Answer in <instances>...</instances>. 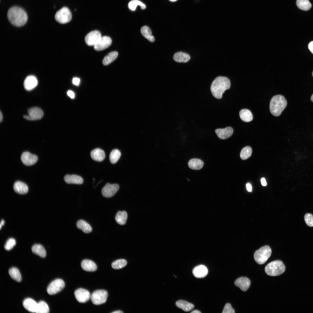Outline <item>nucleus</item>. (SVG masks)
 I'll return each instance as SVG.
<instances>
[{"label": "nucleus", "mask_w": 313, "mask_h": 313, "mask_svg": "<svg viewBox=\"0 0 313 313\" xmlns=\"http://www.w3.org/2000/svg\"><path fill=\"white\" fill-rule=\"evenodd\" d=\"M7 17L10 22L17 27L24 25L28 20L26 12L21 8L18 6L10 8L7 12Z\"/></svg>", "instance_id": "obj_1"}, {"label": "nucleus", "mask_w": 313, "mask_h": 313, "mask_svg": "<svg viewBox=\"0 0 313 313\" xmlns=\"http://www.w3.org/2000/svg\"><path fill=\"white\" fill-rule=\"evenodd\" d=\"M230 81L228 78L219 76L212 82L210 90L212 95L216 98L220 99L225 91L230 89Z\"/></svg>", "instance_id": "obj_2"}, {"label": "nucleus", "mask_w": 313, "mask_h": 313, "mask_svg": "<svg viewBox=\"0 0 313 313\" xmlns=\"http://www.w3.org/2000/svg\"><path fill=\"white\" fill-rule=\"evenodd\" d=\"M287 101L282 95H278L272 97L270 101V112L276 117L280 115L286 108Z\"/></svg>", "instance_id": "obj_3"}, {"label": "nucleus", "mask_w": 313, "mask_h": 313, "mask_svg": "<svg viewBox=\"0 0 313 313\" xmlns=\"http://www.w3.org/2000/svg\"><path fill=\"white\" fill-rule=\"evenodd\" d=\"M285 267L283 262L279 260L272 261L265 267V270L266 274L270 276H278L285 272Z\"/></svg>", "instance_id": "obj_4"}, {"label": "nucleus", "mask_w": 313, "mask_h": 313, "mask_svg": "<svg viewBox=\"0 0 313 313\" xmlns=\"http://www.w3.org/2000/svg\"><path fill=\"white\" fill-rule=\"evenodd\" d=\"M271 252L269 246L265 245L262 247L255 252L254 255L255 261L259 264L264 263L270 256Z\"/></svg>", "instance_id": "obj_5"}, {"label": "nucleus", "mask_w": 313, "mask_h": 313, "mask_svg": "<svg viewBox=\"0 0 313 313\" xmlns=\"http://www.w3.org/2000/svg\"><path fill=\"white\" fill-rule=\"evenodd\" d=\"M72 14L67 7H63L57 11L55 15L56 21L61 24L66 23L70 22L72 19Z\"/></svg>", "instance_id": "obj_6"}, {"label": "nucleus", "mask_w": 313, "mask_h": 313, "mask_svg": "<svg viewBox=\"0 0 313 313\" xmlns=\"http://www.w3.org/2000/svg\"><path fill=\"white\" fill-rule=\"evenodd\" d=\"M108 296V293L106 290H95L92 293L90 298L93 304L99 305L106 302Z\"/></svg>", "instance_id": "obj_7"}, {"label": "nucleus", "mask_w": 313, "mask_h": 313, "mask_svg": "<svg viewBox=\"0 0 313 313\" xmlns=\"http://www.w3.org/2000/svg\"><path fill=\"white\" fill-rule=\"evenodd\" d=\"M65 286V283L63 280L57 279L49 284L47 287V291L49 294L54 295L61 291Z\"/></svg>", "instance_id": "obj_8"}, {"label": "nucleus", "mask_w": 313, "mask_h": 313, "mask_svg": "<svg viewBox=\"0 0 313 313\" xmlns=\"http://www.w3.org/2000/svg\"><path fill=\"white\" fill-rule=\"evenodd\" d=\"M28 115H25L23 118L29 120H36L41 119L43 116V112L40 108L34 107L29 109L28 110Z\"/></svg>", "instance_id": "obj_9"}, {"label": "nucleus", "mask_w": 313, "mask_h": 313, "mask_svg": "<svg viewBox=\"0 0 313 313\" xmlns=\"http://www.w3.org/2000/svg\"><path fill=\"white\" fill-rule=\"evenodd\" d=\"M119 188V185L117 184H106L102 189L101 194L106 198H110L114 196L118 191Z\"/></svg>", "instance_id": "obj_10"}, {"label": "nucleus", "mask_w": 313, "mask_h": 313, "mask_svg": "<svg viewBox=\"0 0 313 313\" xmlns=\"http://www.w3.org/2000/svg\"><path fill=\"white\" fill-rule=\"evenodd\" d=\"M100 32L97 30L92 31L85 36V43L89 46H94L101 37Z\"/></svg>", "instance_id": "obj_11"}, {"label": "nucleus", "mask_w": 313, "mask_h": 313, "mask_svg": "<svg viewBox=\"0 0 313 313\" xmlns=\"http://www.w3.org/2000/svg\"><path fill=\"white\" fill-rule=\"evenodd\" d=\"M74 294L77 300L81 303H85L87 302L91 297L89 292L83 288H79L76 290Z\"/></svg>", "instance_id": "obj_12"}, {"label": "nucleus", "mask_w": 313, "mask_h": 313, "mask_svg": "<svg viewBox=\"0 0 313 313\" xmlns=\"http://www.w3.org/2000/svg\"><path fill=\"white\" fill-rule=\"evenodd\" d=\"M21 160L22 163L27 166H30L35 164L37 161V156L28 152H25L21 154Z\"/></svg>", "instance_id": "obj_13"}, {"label": "nucleus", "mask_w": 313, "mask_h": 313, "mask_svg": "<svg viewBox=\"0 0 313 313\" xmlns=\"http://www.w3.org/2000/svg\"><path fill=\"white\" fill-rule=\"evenodd\" d=\"M112 39L109 37H101L98 42L94 46V49L97 51L103 50L108 48L111 44Z\"/></svg>", "instance_id": "obj_14"}, {"label": "nucleus", "mask_w": 313, "mask_h": 313, "mask_svg": "<svg viewBox=\"0 0 313 313\" xmlns=\"http://www.w3.org/2000/svg\"><path fill=\"white\" fill-rule=\"evenodd\" d=\"M235 286L239 287L243 291H247L250 287L251 283L247 277H242L237 279L234 282Z\"/></svg>", "instance_id": "obj_15"}, {"label": "nucleus", "mask_w": 313, "mask_h": 313, "mask_svg": "<svg viewBox=\"0 0 313 313\" xmlns=\"http://www.w3.org/2000/svg\"><path fill=\"white\" fill-rule=\"evenodd\" d=\"M37 84L38 81L36 77L33 75H30L25 79L24 87L26 90L30 91L34 88Z\"/></svg>", "instance_id": "obj_16"}, {"label": "nucleus", "mask_w": 313, "mask_h": 313, "mask_svg": "<svg viewBox=\"0 0 313 313\" xmlns=\"http://www.w3.org/2000/svg\"><path fill=\"white\" fill-rule=\"evenodd\" d=\"M233 129L231 127H228L224 129H217L215 132L217 136L221 139H226L232 136Z\"/></svg>", "instance_id": "obj_17"}, {"label": "nucleus", "mask_w": 313, "mask_h": 313, "mask_svg": "<svg viewBox=\"0 0 313 313\" xmlns=\"http://www.w3.org/2000/svg\"><path fill=\"white\" fill-rule=\"evenodd\" d=\"M23 305L25 309L28 311L36 313L38 303L33 299L30 298L25 299L23 302Z\"/></svg>", "instance_id": "obj_18"}, {"label": "nucleus", "mask_w": 313, "mask_h": 313, "mask_svg": "<svg viewBox=\"0 0 313 313\" xmlns=\"http://www.w3.org/2000/svg\"><path fill=\"white\" fill-rule=\"evenodd\" d=\"M208 270L206 266L200 265L194 267L193 270L194 276L196 278H201L205 277L207 274Z\"/></svg>", "instance_id": "obj_19"}, {"label": "nucleus", "mask_w": 313, "mask_h": 313, "mask_svg": "<svg viewBox=\"0 0 313 313\" xmlns=\"http://www.w3.org/2000/svg\"><path fill=\"white\" fill-rule=\"evenodd\" d=\"M14 191L17 193L23 194L27 193L28 190L27 185L25 183L19 181L15 182L13 185Z\"/></svg>", "instance_id": "obj_20"}, {"label": "nucleus", "mask_w": 313, "mask_h": 313, "mask_svg": "<svg viewBox=\"0 0 313 313\" xmlns=\"http://www.w3.org/2000/svg\"><path fill=\"white\" fill-rule=\"evenodd\" d=\"M65 181L68 184H81L83 182V179L81 176L75 174L65 175L64 178Z\"/></svg>", "instance_id": "obj_21"}, {"label": "nucleus", "mask_w": 313, "mask_h": 313, "mask_svg": "<svg viewBox=\"0 0 313 313\" xmlns=\"http://www.w3.org/2000/svg\"><path fill=\"white\" fill-rule=\"evenodd\" d=\"M81 266L82 269L88 272H94L97 269L96 264L92 261L89 259H84L82 261Z\"/></svg>", "instance_id": "obj_22"}, {"label": "nucleus", "mask_w": 313, "mask_h": 313, "mask_svg": "<svg viewBox=\"0 0 313 313\" xmlns=\"http://www.w3.org/2000/svg\"><path fill=\"white\" fill-rule=\"evenodd\" d=\"M90 155L93 160L99 162L103 161L105 158V152L103 150L99 148L95 149L92 151Z\"/></svg>", "instance_id": "obj_23"}, {"label": "nucleus", "mask_w": 313, "mask_h": 313, "mask_svg": "<svg viewBox=\"0 0 313 313\" xmlns=\"http://www.w3.org/2000/svg\"><path fill=\"white\" fill-rule=\"evenodd\" d=\"M173 59L177 62L185 63L190 60V57L187 53L179 52L174 54L173 56Z\"/></svg>", "instance_id": "obj_24"}, {"label": "nucleus", "mask_w": 313, "mask_h": 313, "mask_svg": "<svg viewBox=\"0 0 313 313\" xmlns=\"http://www.w3.org/2000/svg\"><path fill=\"white\" fill-rule=\"evenodd\" d=\"M176 305L185 312L189 311L194 307V305L192 304L182 300L177 301L176 302Z\"/></svg>", "instance_id": "obj_25"}, {"label": "nucleus", "mask_w": 313, "mask_h": 313, "mask_svg": "<svg viewBox=\"0 0 313 313\" xmlns=\"http://www.w3.org/2000/svg\"><path fill=\"white\" fill-rule=\"evenodd\" d=\"M188 166L191 169L194 170H199L201 169L204 164L201 160L196 158L190 159L188 162Z\"/></svg>", "instance_id": "obj_26"}, {"label": "nucleus", "mask_w": 313, "mask_h": 313, "mask_svg": "<svg viewBox=\"0 0 313 313\" xmlns=\"http://www.w3.org/2000/svg\"><path fill=\"white\" fill-rule=\"evenodd\" d=\"M239 114L241 119L243 121L249 122L253 120L252 114L249 110L242 109L240 111Z\"/></svg>", "instance_id": "obj_27"}, {"label": "nucleus", "mask_w": 313, "mask_h": 313, "mask_svg": "<svg viewBox=\"0 0 313 313\" xmlns=\"http://www.w3.org/2000/svg\"><path fill=\"white\" fill-rule=\"evenodd\" d=\"M31 249L34 254L41 257L44 258L46 256V250L43 247L41 244H34L32 246Z\"/></svg>", "instance_id": "obj_28"}, {"label": "nucleus", "mask_w": 313, "mask_h": 313, "mask_svg": "<svg viewBox=\"0 0 313 313\" xmlns=\"http://www.w3.org/2000/svg\"><path fill=\"white\" fill-rule=\"evenodd\" d=\"M77 228L82 230L84 233H88L91 232L92 229L90 225L85 221L80 220L78 221L76 224Z\"/></svg>", "instance_id": "obj_29"}, {"label": "nucleus", "mask_w": 313, "mask_h": 313, "mask_svg": "<svg viewBox=\"0 0 313 313\" xmlns=\"http://www.w3.org/2000/svg\"><path fill=\"white\" fill-rule=\"evenodd\" d=\"M128 215L125 211H119L117 212L115 217L116 222L120 225L125 224L126 223Z\"/></svg>", "instance_id": "obj_30"}, {"label": "nucleus", "mask_w": 313, "mask_h": 313, "mask_svg": "<svg viewBox=\"0 0 313 313\" xmlns=\"http://www.w3.org/2000/svg\"><path fill=\"white\" fill-rule=\"evenodd\" d=\"M141 32L142 35L151 42H154L155 39L152 35V32L150 28L147 26L142 27L141 29Z\"/></svg>", "instance_id": "obj_31"}, {"label": "nucleus", "mask_w": 313, "mask_h": 313, "mask_svg": "<svg viewBox=\"0 0 313 313\" xmlns=\"http://www.w3.org/2000/svg\"><path fill=\"white\" fill-rule=\"evenodd\" d=\"M118 56V53L113 51L109 53L103 59L102 63L103 65H108L115 60Z\"/></svg>", "instance_id": "obj_32"}, {"label": "nucleus", "mask_w": 313, "mask_h": 313, "mask_svg": "<svg viewBox=\"0 0 313 313\" xmlns=\"http://www.w3.org/2000/svg\"><path fill=\"white\" fill-rule=\"evenodd\" d=\"M9 274L11 278L17 282L21 281V276L19 270L15 267L10 268L8 271Z\"/></svg>", "instance_id": "obj_33"}, {"label": "nucleus", "mask_w": 313, "mask_h": 313, "mask_svg": "<svg viewBox=\"0 0 313 313\" xmlns=\"http://www.w3.org/2000/svg\"><path fill=\"white\" fill-rule=\"evenodd\" d=\"M296 4L299 9L304 11H308L312 7V5L308 0H297Z\"/></svg>", "instance_id": "obj_34"}, {"label": "nucleus", "mask_w": 313, "mask_h": 313, "mask_svg": "<svg viewBox=\"0 0 313 313\" xmlns=\"http://www.w3.org/2000/svg\"><path fill=\"white\" fill-rule=\"evenodd\" d=\"M121 156V153L119 150L114 149L112 150L109 155V159L111 163L112 164L116 163Z\"/></svg>", "instance_id": "obj_35"}, {"label": "nucleus", "mask_w": 313, "mask_h": 313, "mask_svg": "<svg viewBox=\"0 0 313 313\" xmlns=\"http://www.w3.org/2000/svg\"><path fill=\"white\" fill-rule=\"evenodd\" d=\"M138 6H139L142 9H144L146 7L144 3L138 0H132L129 2L128 4L129 8L132 11H134Z\"/></svg>", "instance_id": "obj_36"}, {"label": "nucleus", "mask_w": 313, "mask_h": 313, "mask_svg": "<svg viewBox=\"0 0 313 313\" xmlns=\"http://www.w3.org/2000/svg\"><path fill=\"white\" fill-rule=\"evenodd\" d=\"M49 312V307L47 304L44 301H41L38 303V306L36 313H48Z\"/></svg>", "instance_id": "obj_37"}, {"label": "nucleus", "mask_w": 313, "mask_h": 313, "mask_svg": "<svg viewBox=\"0 0 313 313\" xmlns=\"http://www.w3.org/2000/svg\"><path fill=\"white\" fill-rule=\"evenodd\" d=\"M252 152V149L250 146H248L244 147L241 152V158L243 160L247 159L251 156Z\"/></svg>", "instance_id": "obj_38"}, {"label": "nucleus", "mask_w": 313, "mask_h": 313, "mask_svg": "<svg viewBox=\"0 0 313 313\" xmlns=\"http://www.w3.org/2000/svg\"><path fill=\"white\" fill-rule=\"evenodd\" d=\"M127 264L126 261L124 259H120L114 261L112 264V268L115 269L122 268Z\"/></svg>", "instance_id": "obj_39"}, {"label": "nucleus", "mask_w": 313, "mask_h": 313, "mask_svg": "<svg viewBox=\"0 0 313 313\" xmlns=\"http://www.w3.org/2000/svg\"><path fill=\"white\" fill-rule=\"evenodd\" d=\"M16 244V241L14 239L10 238L6 241L5 245L4 248L7 250H10L12 249Z\"/></svg>", "instance_id": "obj_40"}, {"label": "nucleus", "mask_w": 313, "mask_h": 313, "mask_svg": "<svg viewBox=\"0 0 313 313\" xmlns=\"http://www.w3.org/2000/svg\"><path fill=\"white\" fill-rule=\"evenodd\" d=\"M304 220L306 224L310 227H313V216L310 213L306 214L304 216Z\"/></svg>", "instance_id": "obj_41"}, {"label": "nucleus", "mask_w": 313, "mask_h": 313, "mask_svg": "<svg viewBox=\"0 0 313 313\" xmlns=\"http://www.w3.org/2000/svg\"><path fill=\"white\" fill-rule=\"evenodd\" d=\"M222 313H234V310L229 303H226Z\"/></svg>", "instance_id": "obj_42"}, {"label": "nucleus", "mask_w": 313, "mask_h": 313, "mask_svg": "<svg viewBox=\"0 0 313 313\" xmlns=\"http://www.w3.org/2000/svg\"><path fill=\"white\" fill-rule=\"evenodd\" d=\"M80 82V80L79 78L75 77L73 78L72 79V83L74 85H78L79 83Z\"/></svg>", "instance_id": "obj_43"}, {"label": "nucleus", "mask_w": 313, "mask_h": 313, "mask_svg": "<svg viewBox=\"0 0 313 313\" xmlns=\"http://www.w3.org/2000/svg\"><path fill=\"white\" fill-rule=\"evenodd\" d=\"M68 95L71 98L73 99L74 97V92L71 90H69L67 92Z\"/></svg>", "instance_id": "obj_44"}, {"label": "nucleus", "mask_w": 313, "mask_h": 313, "mask_svg": "<svg viewBox=\"0 0 313 313\" xmlns=\"http://www.w3.org/2000/svg\"><path fill=\"white\" fill-rule=\"evenodd\" d=\"M308 48L310 51L313 54V41L309 43Z\"/></svg>", "instance_id": "obj_45"}, {"label": "nucleus", "mask_w": 313, "mask_h": 313, "mask_svg": "<svg viewBox=\"0 0 313 313\" xmlns=\"http://www.w3.org/2000/svg\"><path fill=\"white\" fill-rule=\"evenodd\" d=\"M246 187L247 189L248 192H251L252 191V187L250 183H247L246 184Z\"/></svg>", "instance_id": "obj_46"}, {"label": "nucleus", "mask_w": 313, "mask_h": 313, "mask_svg": "<svg viewBox=\"0 0 313 313\" xmlns=\"http://www.w3.org/2000/svg\"><path fill=\"white\" fill-rule=\"evenodd\" d=\"M261 182L262 185L263 186H266L267 183L265 179L264 178H262L261 179Z\"/></svg>", "instance_id": "obj_47"}, {"label": "nucleus", "mask_w": 313, "mask_h": 313, "mask_svg": "<svg viewBox=\"0 0 313 313\" xmlns=\"http://www.w3.org/2000/svg\"><path fill=\"white\" fill-rule=\"evenodd\" d=\"M3 115H2V113H1V111H0V122H1L2 121V120H3Z\"/></svg>", "instance_id": "obj_48"}, {"label": "nucleus", "mask_w": 313, "mask_h": 313, "mask_svg": "<svg viewBox=\"0 0 313 313\" xmlns=\"http://www.w3.org/2000/svg\"><path fill=\"white\" fill-rule=\"evenodd\" d=\"M201 312L197 310H193L191 312L192 313H200Z\"/></svg>", "instance_id": "obj_49"}, {"label": "nucleus", "mask_w": 313, "mask_h": 313, "mask_svg": "<svg viewBox=\"0 0 313 313\" xmlns=\"http://www.w3.org/2000/svg\"><path fill=\"white\" fill-rule=\"evenodd\" d=\"M112 313H122L123 312L120 310H117L112 312Z\"/></svg>", "instance_id": "obj_50"}, {"label": "nucleus", "mask_w": 313, "mask_h": 313, "mask_svg": "<svg viewBox=\"0 0 313 313\" xmlns=\"http://www.w3.org/2000/svg\"><path fill=\"white\" fill-rule=\"evenodd\" d=\"M4 224H5V221H4L3 219L2 220H1V221L0 225H1L2 226H3V225H4Z\"/></svg>", "instance_id": "obj_51"}, {"label": "nucleus", "mask_w": 313, "mask_h": 313, "mask_svg": "<svg viewBox=\"0 0 313 313\" xmlns=\"http://www.w3.org/2000/svg\"><path fill=\"white\" fill-rule=\"evenodd\" d=\"M311 99L312 101L313 102V94L312 95L311 97Z\"/></svg>", "instance_id": "obj_52"}, {"label": "nucleus", "mask_w": 313, "mask_h": 313, "mask_svg": "<svg viewBox=\"0 0 313 313\" xmlns=\"http://www.w3.org/2000/svg\"><path fill=\"white\" fill-rule=\"evenodd\" d=\"M171 2H175L177 0H169Z\"/></svg>", "instance_id": "obj_53"}, {"label": "nucleus", "mask_w": 313, "mask_h": 313, "mask_svg": "<svg viewBox=\"0 0 313 313\" xmlns=\"http://www.w3.org/2000/svg\"><path fill=\"white\" fill-rule=\"evenodd\" d=\"M312 76H313V72H312Z\"/></svg>", "instance_id": "obj_54"}]
</instances>
